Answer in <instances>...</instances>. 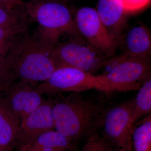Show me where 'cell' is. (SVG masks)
<instances>
[{"mask_svg": "<svg viewBox=\"0 0 151 151\" xmlns=\"http://www.w3.org/2000/svg\"><path fill=\"white\" fill-rule=\"evenodd\" d=\"M30 22L26 13L10 11L0 6V27H28Z\"/></svg>", "mask_w": 151, "mask_h": 151, "instance_id": "e0dca14e", "label": "cell"}, {"mask_svg": "<svg viewBox=\"0 0 151 151\" xmlns=\"http://www.w3.org/2000/svg\"><path fill=\"white\" fill-rule=\"evenodd\" d=\"M0 6L10 11L27 13L22 0H0Z\"/></svg>", "mask_w": 151, "mask_h": 151, "instance_id": "7402d4cb", "label": "cell"}, {"mask_svg": "<svg viewBox=\"0 0 151 151\" xmlns=\"http://www.w3.org/2000/svg\"><path fill=\"white\" fill-rule=\"evenodd\" d=\"M133 151H151V115L134 126L132 135Z\"/></svg>", "mask_w": 151, "mask_h": 151, "instance_id": "9a60e30c", "label": "cell"}, {"mask_svg": "<svg viewBox=\"0 0 151 151\" xmlns=\"http://www.w3.org/2000/svg\"><path fill=\"white\" fill-rule=\"evenodd\" d=\"M28 27L25 26L0 27V58L5 60L16 38L27 30Z\"/></svg>", "mask_w": 151, "mask_h": 151, "instance_id": "ac0fdd59", "label": "cell"}, {"mask_svg": "<svg viewBox=\"0 0 151 151\" xmlns=\"http://www.w3.org/2000/svg\"><path fill=\"white\" fill-rule=\"evenodd\" d=\"M19 119L0 99V151H9L16 145Z\"/></svg>", "mask_w": 151, "mask_h": 151, "instance_id": "4fadbf2b", "label": "cell"}, {"mask_svg": "<svg viewBox=\"0 0 151 151\" xmlns=\"http://www.w3.org/2000/svg\"><path fill=\"white\" fill-rule=\"evenodd\" d=\"M151 0H122L125 12L139 10L146 6Z\"/></svg>", "mask_w": 151, "mask_h": 151, "instance_id": "44dd1931", "label": "cell"}, {"mask_svg": "<svg viewBox=\"0 0 151 151\" xmlns=\"http://www.w3.org/2000/svg\"><path fill=\"white\" fill-rule=\"evenodd\" d=\"M52 107V101L44 100L40 106L20 124L16 140L19 151H25L42 134L55 130Z\"/></svg>", "mask_w": 151, "mask_h": 151, "instance_id": "9c48e42d", "label": "cell"}, {"mask_svg": "<svg viewBox=\"0 0 151 151\" xmlns=\"http://www.w3.org/2000/svg\"><path fill=\"white\" fill-rule=\"evenodd\" d=\"M105 73L100 75L109 92L137 90L151 77L150 58L133 57L122 54L108 59Z\"/></svg>", "mask_w": 151, "mask_h": 151, "instance_id": "3957f363", "label": "cell"}, {"mask_svg": "<svg viewBox=\"0 0 151 151\" xmlns=\"http://www.w3.org/2000/svg\"><path fill=\"white\" fill-rule=\"evenodd\" d=\"M134 100L126 101L105 113L103 120L104 139L109 146L116 150L132 141L134 127L133 119Z\"/></svg>", "mask_w": 151, "mask_h": 151, "instance_id": "ba28073f", "label": "cell"}, {"mask_svg": "<svg viewBox=\"0 0 151 151\" xmlns=\"http://www.w3.org/2000/svg\"><path fill=\"white\" fill-rule=\"evenodd\" d=\"M77 93L52 101L55 130L74 143L97 133L105 114L101 105Z\"/></svg>", "mask_w": 151, "mask_h": 151, "instance_id": "7a4b0ae2", "label": "cell"}, {"mask_svg": "<svg viewBox=\"0 0 151 151\" xmlns=\"http://www.w3.org/2000/svg\"><path fill=\"white\" fill-rule=\"evenodd\" d=\"M110 148L105 139L97 133L89 137L82 148L78 151H108Z\"/></svg>", "mask_w": 151, "mask_h": 151, "instance_id": "ffe728a7", "label": "cell"}, {"mask_svg": "<svg viewBox=\"0 0 151 151\" xmlns=\"http://www.w3.org/2000/svg\"><path fill=\"white\" fill-rule=\"evenodd\" d=\"M91 89L109 92L100 75L71 67L56 68L47 80L36 86L40 94L50 96L60 92H79Z\"/></svg>", "mask_w": 151, "mask_h": 151, "instance_id": "8992f818", "label": "cell"}, {"mask_svg": "<svg viewBox=\"0 0 151 151\" xmlns=\"http://www.w3.org/2000/svg\"><path fill=\"white\" fill-rule=\"evenodd\" d=\"M17 81L5 60L0 58V99L5 95L12 85Z\"/></svg>", "mask_w": 151, "mask_h": 151, "instance_id": "d6986e66", "label": "cell"}, {"mask_svg": "<svg viewBox=\"0 0 151 151\" xmlns=\"http://www.w3.org/2000/svg\"><path fill=\"white\" fill-rule=\"evenodd\" d=\"M97 11L103 24L119 43L126 25L122 0H99Z\"/></svg>", "mask_w": 151, "mask_h": 151, "instance_id": "7c38bea8", "label": "cell"}, {"mask_svg": "<svg viewBox=\"0 0 151 151\" xmlns=\"http://www.w3.org/2000/svg\"><path fill=\"white\" fill-rule=\"evenodd\" d=\"M59 36L41 27L35 35L27 30L14 40L5 61L18 81L36 84L46 81L55 70L50 58Z\"/></svg>", "mask_w": 151, "mask_h": 151, "instance_id": "6da1fadb", "label": "cell"}, {"mask_svg": "<svg viewBox=\"0 0 151 151\" xmlns=\"http://www.w3.org/2000/svg\"><path fill=\"white\" fill-rule=\"evenodd\" d=\"M74 20L82 37L108 59L113 56L119 42L103 24L97 10L89 7L81 8L76 13Z\"/></svg>", "mask_w": 151, "mask_h": 151, "instance_id": "52a82bcc", "label": "cell"}, {"mask_svg": "<svg viewBox=\"0 0 151 151\" xmlns=\"http://www.w3.org/2000/svg\"><path fill=\"white\" fill-rule=\"evenodd\" d=\"M122 42L123 54L140 58H150L151 35L145 26L137 24L123 34Z\"/></svg>", "mask_w": 151, "mask_h": 151, "instance_id": "8fae6325", "label": "cell"}, {"mask_svg": "<svg viewBox=\"0 0 151 151\" xmlns=\"http://www.w3.org/2000/svg\"><path fill=\"white\" fill-rule=\"evenodd\" d=\"M36 84L17 81L1 98L19 119L20 124L43 103L42 94L36 90Z\"/></svg>", "mask_w": 151, "mask_h": 151, "instance_id": "30bf717a", "label": "cell"}, {"mask_svg": "<svg viewBox=\"0 0 151 151\" xmlns=\"http://www.w3.org/2000/svg\"><path fill=\"white\" fill-rule=\"evenodd\" d=\"M108 151H133L132 141L129 144H127V145L121 148L116 150H113L111 148H110L108 150Z\"/></svg>", "mask_w": 151, "mask_h": 151, "instance_id": "603a6c76", "label": "cell"}, {"mask_svg": "<svg viewBox=\"0 0 151 151\" xmlns=\"http://www.w3.org/2000/svg\"><path fill=\"white\" fill-rule=\"evenodd\" d=\"M138 90L136 98L134 99L133 119L134 124L142 117L151 114V77L143 81Z\"/></svg>", "mask_w": 151, "mask_h": 151, "instance_id": "2e32d148", "label": "cell"}, {"mask_svg": "<svg viewBox=\"0 0 151 151\" xmlns=\"http://www.w3.org/2000/svg\"><path fill=\"white\" fill-rule=\"evenodd\" d=\"M75 143L56 130L42 134L25 151H72Z\"/></svg>", "mask_w": 151, "mask_h": 151, "instance_id": "5bb4252c", "label": "cell"}, {"mask_svg": "<svg viewBox=\"0 0 151 151\" xmlns=\"http://www.w3.org/2000/svg\"><path fill=\"white\" fill-rule=\"evenodd\" d=\"M30 20L41 27L54 32L60 35H79L70 9L65 4L54 0H33L24 3Z\"/></svg>", "mask_w": 151, "mask_h": 151, "instance_id": "5b68a950", "label": "cell"}, {"mask_svg": "<svg viewBox=\"0 0 151 151\" xmlns=\"http://www.w3.org/2000/svg\"><path fill=\"white\" fill-rule=\"evenodd\" d=\"M50 58L55 69L71 67L93 74L104 68L109 59L80 35L58 44Z\"/></svg>", "mask_w": 151, "mask_h": 151, "instance_id": "277c9868", "label": "cell"}]
</instances>
